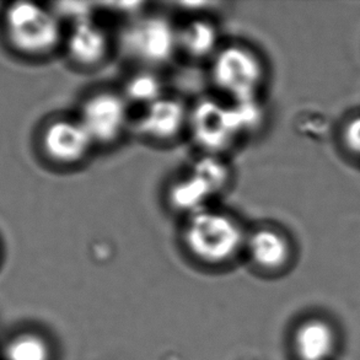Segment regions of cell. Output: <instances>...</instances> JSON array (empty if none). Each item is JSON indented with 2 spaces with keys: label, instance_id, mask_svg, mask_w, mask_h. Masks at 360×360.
Returning <instances> with one entry per match:
<instances>
[{
  "label": "cell",
  "instance_id": "5",
  "mask_svg": "<svg viewBox=\"0 0 360 360\" xmlns=\"http://www.w3.org/2000/svg\"><path fill=\"white\" fill-rule=\"evenodd\" d=\"M127 121L126 100L113 93L91 96L84 103L79 117L94 144H108L118 139L126 128Z\"/></svg>",
  "mask_w": 360,
  "mask_h": 360
},
{
  "label": "cell",
  "instance_id": "8",
  "mask_svg": "<svg viewBox=\"0 0 360 360\" xmlns=\"http://www.w3.org/2000/svg\"><path fill=\"white\" fill-rule=\"evenodd\" d=\"M186 124H188V111L184 103L162 96L146 106L138 120L136 129L151 139L167 141L179 136Z\"/></svg>",
  "mask_w": 360,
  "mask_h": 360
},
{
  "label": "cell",
  "instance_id": "1",
  "mask_svg": "<svg viewBox=\"0 0 360 360\" xmlns=\"http://www.w3.org/2000/svg\"><path fill=\"white\" fill-rule=\"evenodd\" d=\"M5 34L13 49L32 57L53 52L62 41L60 20L53 11L30 1H16L5 9Z\"/></svg>",
  "mask_w": 360,
  "mask_h": 360
},
{
  "label": "cell",
  "instance_id": "11",
  "mask_svg": "<svg viewBox=\"0 0 360 360\" xmlns=\"http://www.w3.org/2000/svg\"><path fill=\"white\" fill-rule=\"evenodd\" d=\"M245 243L253 262L266 269L284 267L292 255L287 236L273 228L255 230Z\"/></svg>",
  "mask_w": 360,
  "mask_h": 360
},
{
  "label": "cell",
  "instance_id": "14",
  "mask_svg": "<svg viewBox=\"0 0 360 360\" xmlns=\"http://www.w3.org/2000/svg\"><path fill=\"white\" fill-rule=\"evenodd\" d=\"M213 195L214 192L208 184L192 172L171 187L169 200L174 208L187 212L191 215L205 210V203Z\"/></svg>",
  "mask_w": 360,
  "mask_h": 360
},
{
  "label": "cell",
  "instance_id": "4",
  "mask_svg": "<svg viewBox=\"0 0 360 360\" xmlns=\"http://www.w3.org/2000/svg\"><path fill=\"white\" fill-rule=\"evenodd\" d=\"M121 44L131 58L148 65H159L170 60L179 49L177 30L162 16H146L123 30Z\"/></svg>",
  "mask_w": 360,
  "mask_h": 360
},
{
  "label": "cell",
  "instance_id": "16",
  "mask_svg": "<svg viewBox=\"0 0 360 360\" xmlns=\"http://www.w3.org/2000/svg\"><path fill=\"white\" fill-rule=\"evenodd\" d=\"M192 172L203 179L214 193L225 188L230 179L228 165L214 156H207L198 161Z\"/></svg>",
  "mask_w": 360,
  "mask_h": 360
},
{
  "label": "cell",
  "instance_id": "7",
  "mask_svg": "<svg viewBox=\"0 0 360 360\" xmlns=\"http://www.w3.org/2000/svg\"><path fill=\"white\" fill-rule=\"evenodd\" d=\"M93 144L79 120L60 118L52 121L41 136V146L46 155L62 165H73L83 160Z\"/></svg>",
  "mask_w": 360,
  "mask_h": 360
},
{
  "label": "cell",
  "instance_id": "9",
  "mask_svg": "<svg viewBox=\"0 0 360 360\" xmlns=\"http://www.w3.org/2000/svg\"><path fill=\"white\" fill-rule=\"evenodd\" d=\"M338 345L336 327L322 317L302 322L294 333V349L300 360H332Z\"/></svg>",
  "mask_w": 360,
  "mask_h": 360
},
{
  "label": "cell",
  "instance_id": "15",
  "mask_svg": "<svg viewBox=\"0 0 360 360\" xmlns=\"http://www.w3.org/2000/svg\"><path fill=\"white\" fill-rule=\"evenodd\" d=\"M126 95L131 103H143L146 108L162 98V85L154 74H136L128 80Z\"/></svg>",
  "mask_w": 360,
  "mask_h": 360
},
{
  "label": "cell",
  "instance_id": "18",
  "mask_svg": "<svg viewBox=\"0 0 360 360\" xmlns=\"http://www.w3.org/2000/svg\"><path fill=\"white\" fill-rule=\"evenodd\" d=\"M343 138L348 150L360 156V116L348 122Z\"/></svg>",
  "mask_w": 360,
  "mask_h": 360
},
{
  "label": "cell",
  "instance_id": "17",
  "mask_svg": "<svg viewBox=\"0 0 360 360\" xmlns=\"http://www.w3.org/2000/svg\"><path fill=\"white\" fill-rule=\"evenodd\" d=\"M52 11L59 20H72L74 25L78 24L84 20L91 19L93 10L90 8V4L73 1V3H58V4L54 5Z\"/></svg>",
  "mask_w": 360,
  "mask_h": 360
},
{
  "label": "cell",
  "instance_id": "2",
  "mask_svg": "<svg viewBox=\"0 0 360 360\" xmlns=\"http://www.w3.org/2000/svg\"><path fill=\"white\" fill-rule=\"evenodd\" d=\"M184 240L193 256L213 264L229 261L246 243L243 228L234 218L210 210L190 215Z\"/></svg>",
  "mask_w": 360,
  "mask_h": 360
},
{
  "label": "cell",
  "instance_id": "13",
  "mask_svg": "<svg viewBox=\"0 0 360 360\" xmlns=\"http://www.w3.org/2000/svg\"><path fill=\"white\" fill-rule=\"evenodd\" d=\"M218 41V30L207 20H193L177 30L179 49L195 58H203L214 53Z\"/></svg>",
  "mask_w": 360,
  "mask_h": 360
},
{
  "label": "cell",
  "instance_id": "10",
  "mask_svg": "<svg viewBox=\"0 0 360 360\" xmlns=\"http://www.w3.org/2000/svg\"><path fill=\"white\" fill-rule=\"evenodd\" d=\"M69 57L82 67H94L108 56V39L93 19L74 24L67 39Z\"/></svg>",
  "mask_w": 360,
  "mask_h": 360
},
{
  "label": "cell",
  "instance_id": "6",
  "mask_svg": "<svg viewBox=\"0 0 360 360\" xmlns=\"http://www.w3.org/2000/svg\"><path fill=\"white\" fill-rule=\"evenodd\" d=\"M188 124L197 143L213 153L226 149L240 136L230 108L210 98L195 105Z\"/></svg>",
  "mask_w": 360,
  "mask_h": 360
},
{
  "label": "cell",
  "instance_id": "12",
  "mask_svg": "<svg viewBox=\"0 0 360 360\" xmlns=\"http://www.w3.org/2000/svg\"><path fill=\"white\" fill-rule=\"evenodd\" d=\"M0 360H51V347L39 332L18 328L0 340Z\"/></svg>",
  "mask_w": 360,
  "mask_h": 360
},
{
  "label": "cell",
  "instance_id": "3",
  "mask_svg": "<svg viewBox=\"0 0 360 360\" xmlns=\"http://www.w3.org/2000/svg\"><path fill=\"white\" fill-rule=\"evenodd\" d=\"M212 78L217 88L238 101L257 96L264 78L261 59L243 46H230L217 52L212 65Z\"/></svg>",
  "mask_w": 360,
  "mask_h": 360
}]
</instances>
